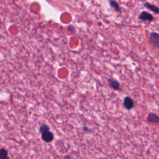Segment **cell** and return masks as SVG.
Segmentation results:
<instances>
[{"mask_svg": "<svg viewBox=\"0 0 159 159\" xmlns=\"http://www.w3.org/2000/svg\"><path fill=\"white\" fill-rule=\"evenodd\" d=\"M147 120L152 123H158L159 124V116L156 114L151 112L149 113L146 118Z\"/></svg>", "mask_w": 159, "mask_h": 159, "instance_id": "cell-5", "label": "cell"}, {"mask_svg": "<svg viewBox=\"0 0 159 159\" xmlns=\"http://www.w3.org/2000/svg\"><path fill=\"white\" fill-rule=\"evenodd\" d=\"M49 130V127L48 125H47L46 124H43V125H42L40 127V131L41 133L46 131V130Z\"/></svg>", "mask_w": 159, "mask_h": 159, "instance_id": "cell-10", "label": "cell"}, {"mask_svg": "<svg viewBox=\"0 0 159 159\" xmlns=\"http://www.w3.org/2000/svg\"><path fill=\"white\" fill-rule=\"evenodd\" d=\"M7 158V152L4 148L0 149V158Z\"/></svg>", "mask_w": 159, "mask_h": 159, "instance_id": "cell-9", "label": "cell"}, {"mask_svg": "<svg viewBox=\"0 0 159 159\" xmlns=\"http://www.w3.org/2000/svg\"><path fill=\"white\" fill-rule=\"evenodd\" d=\"M139 19L142 20H143V21L151 22L153 20V16L151 14H150L146 11H142L139 14Z\"/></svg>", "mask_w": 159, "mask_h": 159, "instance_id": "cell-3", "label": "cell"}, {"mask_svg": "<svg viewBox=\"0 0 159 159\" xmlns=\"http://www.w3.org/2000/svg\"><path fill=\"white\" fill-rule=\"evenodd\" d=\"M123 104H124V107L126 109H127V110L132 109L134 107V100L131 98H130L129 96H127V97L124 98Z\"/></svg>", "mask_w": 159, "mask_h": 159, "instance_id": "cell-2", "label": "cell"}, {"mask_svg": "<svg viewBox=\"0 0 159 159\" xmlns=\"http://www.w3.org/2000/svg\"><path fill=\"white\" fill-rule=\"evenodd\" d=\"M150 42L154 47L159 48V34L157 32L151 33L149 37Z\"/></svg>", "mask_w": 159, "mask_h": 159, "instance_id": "cell-1", "label": "cell"}, {"mask_svg": "<svg viewBox=\"0 0 159 159\" xmlns=\"http://www.w3.org/2000/svg\"><path fill=\"white\" fill-rule=\"evenodd\" d=\"M42 138L43 141L50 142L53 139V135L50 131H49V130H48L42 133Z\"/></svg>", "mask_w": 159, "mask_h": 159, "instance_id": "cell-4", "label": "cell"}, {"mask_svg": "<svg viewBox=\"0 0 159 159\" xmlns=\"http://www.w3.org/2000/svg\"><path fill=\"white\" fill-rule=\"evenodd\" d=\"M110 6L113 7L116 12H120V7L118 2L115 0H109Z\"/></svg>", "mask_w": 159, "mask_h": 159, "instance_id": "cell-8", "label": "cell"}, {"mask_svg": "<svg viewBox=\"0 0 159 159\" xmlns=\"http://www.w3.org/2000/svg\"><path fill=\"white\" fill-rule=\"evenodd\" d=\"M144 6L146 8H147L148 9L150 10L151 11L153 12L154 13L159 14V7H158L157 6H156L155 5H153V4H151L148 2H145L144 4Z\"/></svg>", "mask_w": 159, "mask_h": 159, "instance_id": "cell-7", "label": "cell"}, {"mask_svg": "<svg viewBox=\"0 0 159 159\" xmlns=\"http://www.w3.org/2000/svg\"><path fill=\"white\" fill-rule=\"evenodd\" d=\"M68 29L69 30H71V32H75V28L74 27V26H73V25H69L68 27Z\"/></svg>", "mask_w": 159, "mask_h": 159, "instance_id": "cell-11", "label": "cell"}, {"mask_svg": "<svg viewBox=\"0 0 159 159\" xmlns=\"http://www.w3.org/2000/svg\"><path fill=\"white\" fill-rule=\"evenodd\" d=\"M83 130L86 131V132H89V131H90L91 130H90L89 129H88V127H86V126H84V127H83Z\"/></svg>", "mask_w": 159, "mask_h": 159, "instance_id": "cell-12", "label": "cell"}, {"mask_svg": "<svg viewBox=\"0 0 159 159\" xmlns=\"http://www.w3.org/2000/svg\"><path fill=\"white\" fill-rule=\"evenodd\" d=\"M108 82L112 88L114 90H119L120 89V83L119 82L114 79L112 78H108Z\"/></svg>", "mask_w": 159, "mask_h": 159, "instance_id": "cell-6", "label": "cell"}]
</instances>
